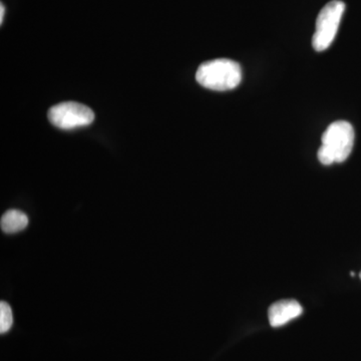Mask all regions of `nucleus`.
<instances>
[{
    "label": "nucleus",
    "mask_w": 361,
    "mask_h": 361,
    "mask_svg": "<svg viewBox=\"0 0 361 361\" xmlns=\"http://www.w3.org/2000/svg\"><path fill=\"white\" fill-rule=\"evenodd\" d=\"M322 145L317 157L325 166L342 163L350 156L355 144V130L350 123L337 121L332 123L323 133Z\"/></svg>",
    "instance_id": "obj_1"
},
{
    "label": "nucleus",
    "mask_w": 361,
    "mask_h": 361,
    "mask_svg": "<svg viewBox=\"0 0 361 361\" xmlns=\"http://www.w3.org/2000/svg\"><path fill=\"white\" fill-rule=\"evenodd\" d=\"M196 80L206 89L218 92L233 90L241 82V66L236 61L227 59L206 61L199 66Z\"/></svg>",
    "instance_id": "obj_2"
},
{
    "label": "nucleus",
    "mask_w": 361,
    "mask_h": 361,
    "mask_svg": "<svg viewBox=\"0 0 361 361\" xmlns=\"http://www.w3.org/2000/svg\"><path fill=\"white\" fill-rule=\"evenodd\" d=\"M345 11V4L341 0L329 2L318 14L316 28L313 35L312 45L316 51L329 49L336 39L342 16Z\"/></svg>",
    "instance_id": "obj_3"
},
{
    "label": "nucleus",
    "mask_w": 361,
    "mask_h": 361,
    "mask_svg": "<svg viewBox=\"0 0 361 361\" xmlns=\"http://www.w3.org/2000/svg\"><path fill=\"white\" fill-rule=\"evenodd\" d=\"M47 118L59 129L73 130L90 126L94 122V114L85 104L66 102L49 109Z\"/></svg>",
    "instance_id": "obj_4"
},
{
    "label": "nucleus",
    "mask_w": 361,
    "mask_h": 361,
    "mask_svg": "<svg viewBox=\"0 0 361 361\" xmlns=\"http://www.w3.org/2000/svg\"><path fill=\"white\" fill-rule=\"evenodd\" d=\"M302 312L303 308L300 303L292 299H287L273 303L268 310V317L271 326L280 327L295 319L302 314Z\"/></svg>",
    "instance_id": "obj_5"
},
{
    "label": "nucleus",
    "mask_w": 361,
    "mask_h": 361,
    "mask_svg": "<svg viewBox=\"0 0 361 361\" xmlns=\"http://www.w3.org/2000/svg\"><path fill=\"white\" fill-rule=\"evenodd\" d=\"M28 222L30 220L25 213L13 209L4 214L0 221V226L2 231L6 234H16V233L23 231L27 227Z\"/></svg>",
    "instance_id": "obj_6"
},
{
    "label": "nucleus",
    "mask_w": 361,
    "mask_h": 361,
    "mask_svg": "<svg viewBox=\"0 0 361 361\" xmlns=\"http://www.w3.org/2000/svg\"><path fill=\"white\" fill-rule=\"evenodd\" d=\"M13 325V314L8 303L1 301L0 303V334L8 332Z\"/></svg>",
    "instance_id": "obj_7"
},
{
    "label": "nucleus",
    "mask_w": 361,
    "mask_h": 361,
    "mask_svg": "<svg viewBox=\"0 0 361 361\" xmlns=\"http://www.w3.org/2000/svg\"><path fill=\"white\" fill-rule=\"evenodd\" d=\"M4 13H6V8H4V4H1V6H0V23L4 21Z\"/></svg>",
    "instance_id": "obj_8"
},
{
    "label": "nucleus",
    "mask_w": 361,
    "mask_h": 361,
    "mask_svg": "<svg viewBox=\"0 0 361 361\" xmlns=\"http://www.w3.org/2000/svg\"><path fill=\"white\" fill-rule=\"evenodd\" d=\"M360 278H361V272H360Z\"/></svg>",
    "instance_id": "obj_9"
}]
</instances>
